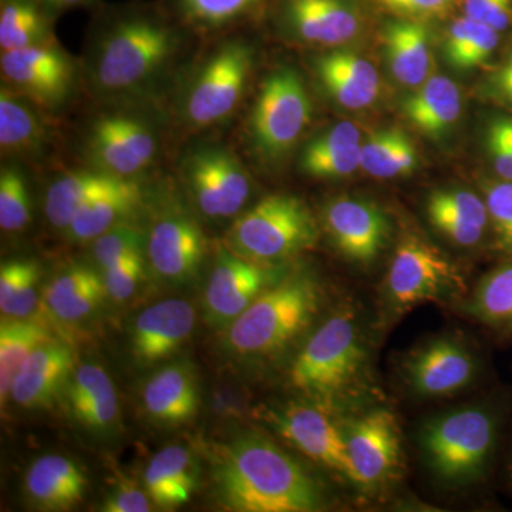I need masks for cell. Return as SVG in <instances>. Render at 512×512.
<instances>
[{"instance_id": "6da1fadb", "label": "cell", "mask_w": 512, "mask_h": 512, "mask_svg": "<svg viewBox=\"0 0 512 512\" xmlns=\"http://www.w3.org/2000/svg\"><path fill=\"white\" fill-rule=\"evenodd\" d=\"M215 480L222 504L231 511L312 512L322 507L311 476L259 434H242L224 448Z\"/></svg>"}, {"instance_id": "7a4b0ae2", "label": "cell", "mask_w": 512, "mask_h": 512, "mask_svg": "<svg viewBox=\"0 0 512 512\" xmlns=\"http://www.w3.org/2000/svg\"><path fill=\"white\" fill-rule=\"evenodd\" d=\"M165 9L144 5L103 10L92 60L94 86L120 94L143 87L173 60L180 29Z\"/></svg>"}, {"instance_id": "3957f363", "label": "cell", "mask_w": 512, "mask_h": 512, "mask_svg": "<svg viewBox=\"0 0 512 512\" xmlns=\"http://www.w3.org/2000/svg\"><path fill=\"white\" fill-rule=\"evenodd\" d=\"M501 414L490 404H471L427 420L420 447L433 476L450 487L484 480L500 443Z\"/></svg>"}, {"instance_id": "277c9868", "label": "cell", "mask_w": 512, "mask_h": 512, "mask_svg": "<svg viewBox=\"0 0 512 512\" xmlns=\"http://www.w3.org/2000/svg\"><path fill=\"white\" fill-rule=\"evenodd\" d=\"M320 289L309 275H295L266 288L228 329V346L239 355L278 352L291 343L318 312Z\"/></svg>"}, {"instance_id": "5b68a950", "label": "cell", "mask_w": 512, "mask_h": 512, "mask_svg": "<svg viewBox=\"0 0 512 512\" xmlns=\"http://www.w3.org/2000/svg\"><path fill=\"white\" fill-rule=\"evenodd\" d=\"M319 229L308 205L291 194L262 198L228 231L229 251L255 264H275L312 248Z\"/></svg>"}, {"instance_id": "8992f818", "label": "cell", "mask_w": 512, "mask_h": 512, "mask_svg": "<svg viewBox=\"0 0 512 512\" xmlns=\"http://www.w3.org/2000/svg\"><path fill=\"white\" fill-rule=\"evenodd\" d=\"M367 350L350 313L332 316L308 339L289 372L293 387L323 400L349 393L365 372Z\"/></svg>"}, {"instance_id": "52a82bcc", "label": "cell", "mask_w": 512, "mask_h": 512, "mask_svg": "<svg viewBox=\"0 0 512 512\" xmlns=\"http://www.w3.org/2000/svg\"><path fill=\"white\" fill-rule=\"evenodd\" d=\"M312 119L302 77L278 67L262 83L251 114L252 143L266 160H279L298 143Z\"/></svg>"}, {"instance_id": "ba28073f", "label": "cell", "mask_w": 512, "mask_h": 512, "mask_svg": "<svg viewBox=\"0 0 512 512\" xmlns=\"http://www.w3.org/2000/svg\"><path fill=\"white\" fill-rule=\"evenodd\" d=\"M254 64V50L244 40H228L198 69L185 94L183 117L188 126H217L237 109Z\"/></svg>"}, {"instance_id": "9c48e42d", "label": "cell", "mask_w": 512, "mask_h": 512, "mask_svg": "<svg viewBox=\"0 0 512 512\" xmlns=\"http://www.w3.org/2000/svg\"><path fill=\"white\" fill-rule=\"evenodd\" d=\"M461 289L463 278L439 249L414 235L399 242L384 281V298L392 312L443 301Z\"/></svg>"}, {"instance_id": "30bf717a", "label": "cell", "mask_w": 512, "mask_h": 512, "mask_svg": "<svg viewBox=\"0 0 512 512\" xmlns=\"http://www.w3.org/2000/svg\"><path fill=\"white\" fill-rule=\"evenodd\" d=\"M86 153L93 168L120 178H134L156 160L158 137L154 128L136 114H100L87 131Z\"/></svg>"}, {"instance_id": "8fae6325", "label": "cell", "mask_w": 512, "mask_h": 512, "mask_svg": "<svg viewBox=\"0 0 512 512\" xmlns=\"http://www.w3.org/2000/svg\"><path fill=\"white\" fill-rule=\"evenodd\" d=\"M343 431L353 485L373 491L393 480L402 466V436L392 412L372 410L350 421Z\"/></svg>"}, {"instance_id": "7c38bea8", "label": "cell", "mask_w": 512, "mask_h": 512, "mask_svg": "<svg viewBox=\"0 0 512 512\" xmlns=\"http://www.w3.org/2000/svg\"><path fill=\"white\" fill-rule=\"evenodd\" d=\"M3 83L43 110L69 99L74 87L72 59L55 42L2 52Z\"/></svg>"}, {"instance_id": "4fadbf2b", "label": "cell", "mask_w": 512, "mask_h": 512, "mask_svg": "<svg viewBox=\"0 0 512 512\" xmlns=\"http://www.w3.org/2000/svg\"><path fill=\"white\" fill-rule=\"evenodd\" d=\"M370 8L367 0H278L275 15L303 43L345 46L365 32Z\"/></svg>"}, {"instance_id": "5bb4252c", "label": "cell", "mask_w": 512, "mask_h": 512, "mask_svg": "<svg viewBox=\"0 0 512 512\" xmlns=\"http://www.w3.org/2000/svg\"><path fill=\"white\" fill-rule=\"evenodd\" d=\"M183 165L192 198L205 217H234L248 201V173L238 158L224 148H198Z\"/></svg>"}, {"instance_id": "9a60e30c", "label": "cell", "mask_w": 512, "mask_h": 512, "mask_svg": "<svg viewBox=\"0 0 512 512\" xmlns=\"http://www.w3.org/2000/svg\"><path fill=\"white\" fill-rule=\"evenodd\" d=\"M404 382L416 396L448 397L473 384L477 357L460 340L431 339L403 360Z\"/></svg>"}, {"instance_id": "2e32d148", "label": "cell", "mask_w": 512, "mask_h": 512, "mask_svg": "<svg viewBox=\"0 0 512 512\" xmlns=\"http://www.w3.org/2000/svg\"><path fill=\"white\" fill-rule=\"evenodd\" d=\"M268 419L293 447L352 484L345 431L325 409L309 404H291L281 412L269 413Z\"/></svg>"}, {"instance_id": "e0dca14e", "label": "cell", "mask_w": 512, "mask_h": 512, "mask_svg": "<svg viewBox=\"0 0 512 512\" xmlns=\"http://www.w3.org/2000/svg\"><path fill=\"white\" fill-rule=\"evenodd\" d=\"M323 222L339 254L353 264L375 262L389 239L386 214L379 205L365 198H335L323 210Z\"/></svg>"}, {"instance_id": "ac0fdd59", "label": "cell", "mask_w": 512, "mask_h": 512, "mask_svg": "<svg viewBox=\"0 0 512 512\" xmlns=\"http://www.w3.org/2000/svg\"><path fill=\"white\" fill-rule=\"evenodd\" d=\"M147 255L158 278L187 284L200 271L207 241L200 225L183 212L165 214L147 235Z\"/></svg>"}, {"instance_id": "d6986e66", "label": "cell", "mask_w": 512, "mask_h": 512, "mask_svg": "<svg viewBox=\"0 0 512 512\" xmlns=\"http://www.w3.org/2000/svg\"><path fill=\"white\" fill-rule=\"evenodd\" d=\"M271 275L261 265L221 249L204 295L205 316L212 326L231 325L265 291Z\"/></svg>"}, {"instance_id": "ffe728a7", "label": "cell", "mask_w": 512, "mask_h": 512, "mask_svg": "<svg viewBox=\"0 0 512 512\" xmlns=\"http://www.w3.org/2000/svg\"><path fill=\"white\" fill-rule=\"evenodd\" d=\"M195 325V311L184 299H167L150 306L134 322L131 342L141 365H154L173 356Z\"/></svg>"}, {"instance_id": "44dd1931", "label": "cell", "mask_w": 512, "mask_h": 512, "mask_svg": "<svg viewBox=\"0 0 512 512\" xmlns=\"http://www.w3.org/2000/svg\"><path fill=\"white\" fill-rule=\"evenodd\" d=\"M315 69L330 99L343 109H367L379 99V72L366 57L349 50H333L316 59Z\"/></svg>"}, {"instance_id": "7402d4cb", "label": "cell", "mask_w": 512, "mask_h": 512, "mask_svg": "<svg viewBox=\"0 0 512 512\" xmlns=\"http://www.w3.org/2000/svg\"><path fill=\"white\" fill-rule=\"evenodd\" d=\"M426 214L430 224L458 247H477L491 234L490 214L483 194L461 188L431 192Z\"/></svg>"}, {"instance_id": "603a6c76", "label": "cell", "mask_w": 512, "mask_h": 512, "mask_svg": "<svg viewBox=\"0 0 512 512\" xmlns=\"http://www.w3.org/2000/svg\"><path fill=\"white\" fill-rule=\"evenodd\" d=\"M384 57L394 79L416 89L431 77L433 50L429 23L390 18L380 29Z\"/></svg>"}, {"instance_id": "cb8c5ba5", "label": "cell", "mask_w": 512, "mask_h": 512, "mask_svg": "<svg viewBox=\"0 0 512 512\" xmlns=\"http://www.w3.org/2000/svg\"><path fill=\"white\" fill-rule=\"evenodd\" d=\"M69 346L50 339L28 357L13 382L10 397L25 409H40L55 400L73 375Z\"/></svg>"}, {"instance_id": "d4e9b609", "label": "cell", "mask_w": 512, "mask_h": 512, "mask_svg": "<svg viewBox=\"0 0 512 512\" xmlns=\"http://www.w3.org/2000/svg\"><path fill=\"white\" fill-rule=\"evenodd\" d=\"M143 188L134 178L114 177L74 215L67 235L72 241L87 242L110 228L126 222L140 208Z\"/></svg>"}, {"instance_id": "484cf974", "label": "cell", "mask_w": 512, "mask_h": 512, "mask_svg": "<svg viewBox=\"0 0 512 512\" xmlns=\"http://www.w3.org/2000/svg\"><path fill=\"white\" fill-rule=\"evenodd\" d=\"M200 404L197 379L183 363L165 366L148 379L143 390V406L151 420L165 426L187 423Z\"/></svg>"}, {"instance_id": "4316f807", "label": "cell", "mask_w": 512, "mask_h": 512, "mask_svg": "<svg viewBox=\"0 0 512 512\" xmlns=\"http://www.w3.org/2000/svg\"><path fill=\"white\" fill-rule=\"evenodd\" d=\"M82 468L70 458L49 454L37 458L25 477L30 503L46 511H66L82 503L86 491Z\"/></svg>"}, {"instance_id": "83f0119b", "label": "cell", "mask_w": 512, "mask_h": 512, "mask_svg": "<svg viewBox=\"0 0 512 512\" xmlns=\"http://www.w3.org/2000/svg\"><path fill=\"white\" fill-rule=\"evenodd\" d=\"M67 403L74 419L94 433H107L119 416L116 389L103 367L82 365L66 384Z\"/></svg>"}, {"instance_id": "f1b7e54d", "label": "cell", "mask_w": 512, "mask_h": 512, "mask_svg": "<svg viewBox=\"0 0 512 512\" xmlns=\"http://www.w3.org/2000/svg\"><path fill=\"white\" fill-rule=\"evenodd\" d=\"M197 483V461L180 444L158 451L144 473L148 497L163 510H174L188 503Z\"/></svg>"}, {"instance_id": "f546056e", "label": "cell", "mask_w": 512, "mask_h": 512, "mask_svg": "<svg viewBox=\"0 0 512 512\" xmlns=\"http://www.w3.org/2000/svg\"><path fill=\"white\" fill-rule=\"evenodd\" d=\"M461 92L446 76H431L402 103L406 120L424 136L439 138L460 119Z\"/></svg>"}, {"instance_id": "4dcf8cb0", "label": "cell", "mask_w": 512, "mask_h": 512, "mask_svg": "<svg viewBox=\"0 0 512 512\" xmlns=\"http://www.w3.org/2000/svg\"><path fill=\"white\" fill-rule=\"evenodd\" d=\"M39 109L3 83L0 90V147L3 156L32 158L45 150L49 133L40 119Z\"/></svg>"}, {"instance_id": "1f68e13d", "label": "cell", "mask_w": 512, "mask_h": 512, "mask_svg": "<svg viewBox=\"0 0 512 512\" xmlns=\"http://www.w3.org/2000/svg\"><path fill=\"white\" fill-rule=\"evenodd\" d=\"M103 278L90 266L74 264L63 269L45 289V305L60 322H79L103 299Z\"/></svg>"}, {"instance_id": "d6a6232c", "label": "cell", "mask_w": 512, "mask_h": 512, "mask_svg": "<svg viewBox=\"0 0 512 512\" xmlns=\"http://www.w3.org/2000/svg\"><path fill=\"white\" fill-rule=\"evenodd\" d=\"M466 313L481 325L512 336V258L505 259L478 281L467 299Z\"/></svg>"}, {"instance_id": "836d02e7", "label": "cell", "mask_w": 512, "mask_h": 512, "mask_svg": "<svg viewBox=\"0 0 512 512\" xmlns=\"http://www.w3.org/2000/svg\"><path fill=\"white\" fill-rule=\"evenodd\" d=\"M271 0H167V13L197 32H221L261 12Z\"/></svg>"}, {"instance_id": "e575fe53", "label": "cell", "mask_w": 512, "mask_h": 512, "mask_svg": "<svg viewBox=\"0 0 512 512\" xmlns=\"http://www.w3.org/2000/svg\"><path fill=\"white\" fill-rule=\"evenodd\" d=\"M417 167L412 138L397 128L373 131L360 148V168L379 180L404 177Z\"/></svg>"}, {"instance_id": "d590c367", "label": "cell", "mask_w": 512, "mask_h": 512, "mask_svg": "<svg viewBox=\"0 0 512 512\" xmlns=\"http://www.w3.org/2000/svg\"><path fill=\"white\" fill-rule=\"evenodd\" d=\"M116 175L103 173L97 168L74 170L57 178L47 188L45 212L52 227L63 229L72 224L74 215L93 195L103 190Z\"/></svg>"}, {"instance_id": "8d00e7d4", "label": "cell", "mask_w": 512, "mask_h": 512, "mask_svg": "<svg viewBox=\"0 0 512 512\" xmlns=\"http://www.w3.org/2000/svg\"><path fill=\"white\" fill-rule=\"evenodd\" d=\"M503 36L484 23L457 16L444 33V56L457 70H473L490 62L503 43Z\"/></svg>"}, {"instance_id": "74e56055", "label": "cell", "mask_w": 512, "mask_h": 512, "mask_svg": "<svg viewBox=\"0 0 512 512\" xmlns=\"http://www.w3.org/2000/svg\"><path fill=\"white\" fill-rule=\"evenodd\" d=\"M56 16L36 0H2L0 3V47L2 52L45 45L53 39Z\"/></svg>"}, {"instance_id": "f35d334b", "label": "cell", "mask_w": 512, "mask_h": 512, "mask_svg": "<svg viewBox=\"0 0 512 512\" xmlns=\"http://www.w3.org/2000/svg\"><path fill=\"white\" fill-rule=\"evenodd\" d=\"M45 325L28 318L2 319L0 325V397L2 403L10 397L13 382L20 367L43 343L49 342Z\"/></svg>"}, {"instance_id": "ab89813d", "label": "cell", "mask_w": 512, "mask_h": 512, "mask_svg": "<svg viewBox=\"0 0 512 512\" xmlns=\"http://www.w3.org/2000/svg\"><path fill=\"white\" fill-rule=\"evenodd\" d=\"M40 266L30 259L5 262L0 268V311L6 318H28L37 303Z\"/></svg>"}, {"instance_id": "60d3db41", "label": "cell", "mask_w": 512, "mask_h": 512, "mask_svg": "<svg viewBox=\"0 0 512 512\" xmlns=\"http://www.w3.org/2000/svg\"><path fill=\"white\" fill-rule=\"evenodd\" d=\"M32 220V201L25 175L18 167H3L0 174V227L20 232Z\"/></svg>"}, {"instance_id": "b9f144b4", "label": "cell", "mask_w": 512, "mask_h": 512, "mask_svg": "<svg viewBox=\"0 0 512 512\" xmlns=\"http://www.w3.org/2000/svg\"><path fill=\"white\" fill-rule=\"evenodd\" d=\"M480 188L490 214L494 248L512 258V181L485 178Z\"/></svg>"}, {"instance_id": "7bdbcfd3", "label": "cell", "mask_w": 512, "mask_h": 512, "mask_svg": "<svg viewBox=\"0 0 512 512\" xmlns=\"http://www.w3.org/2000/svg\"><path fill=\"white\" fill-rule=\"evenodd\" d=\"M144 245H147V237L143 229L127 221L121 222L93 239V258L103 269L123 256L143 254Z\"/></svg>"}, {"instance_id": "ee69618b", "label": "cell", "mask_w": 512, "mask_h": 512, "mask_svg": "<svg viewBox=\"0 0 512 512\" xmlns=\"http://www.w3.org/2000/svg\"><path fill=\"white\" fill-rule=\"evenodd\" d=\"M484 148L493 177L512 181V113L497 114L488 121Z\"/></svg>"}, {"instance_id": "f6af8a7d", "label": "cell", "mask_w": 512, "mask_h": 512, "mask_svg": "<svg viewBox=\"0 0 512 512\" xmlns=\"http://www.w3.org/2000/svg\"><path fill=\"white\" fill-rule=\"evenodd\" d=\"M362 143V133L356 124L350 123V121L335 124L325 133L313 138L311 143L303 148L301 158H299V167L303 168L306 165L325 160V158L338 156V154L345 153L350 148L360 146Z\"/></svg>"}, {"instance_id": "bcb514c9", "label": "cell", "mask_w": 512, "mask_h": 512, "mask_svg": "<svg viewBox=\"0 0 512 512\" xmlns=\"http://www.w3.org/2000/svg\"><path fill=\"white\" fill-rule=\"evenodd\" d=\"M376 10L392 18L434 22L451 18L460 9V0H367Z\"/></svg>"}, {"instance_id": "7dc6e473", "label": "cell", "mask_w": 512, "mask_h": 512, "mask_svg": "<svg viewBox=\"0 0 512 512\" xmlns=\"http://www.w3.org/2000/svg\"><path fill=\"white\" fill-rule=\"evenodd\" d=\"M143 275V254L123 256L103 268L104 288L114 301L124 302L136 292Z\"/></svg>"}, {"instance_id": "c3c4849f", "label": "cell", "mask_w": 512, "mask_h": 512, "mask_svg": "<svg viewBox=\"0 0 512 512\" xmlns=\"http://www.w3.org/2000/svg\"><path fill=\"white\" fill-rule=\"evenodd\" d=\"M460 10L501 35L512 32V0H460Z\"/></svg>"}, {"instance_id": "681fc988", "label": "cell", "mask_w": 512, "mask_h": 512, "mask_svg": "<svg viewBox=\"0 0 512 512\" xmlns=\"http://www.w3.org/2000/svg\"><path fill=\"white\" fill-rule=\"evenodd\" d=\"M484 94L498 106L512 113V39L497 66L488 73Z\"/></svg>"}, {"instance_id": "f907efd6", "label": "cell", "mask_w": 512, "mask_h": 512, "mask_svg": "<svg viewBox=\"0 0 512 512\" xmlns=\"http://www.w3.org/2000/svg\"><path fill=\"white\" fill-rule=\"evenodd\" d=\"M147 493L131 485L117 488L109 495L101 510L106 512H148L153 510Z\"/></svg>"}, {"instance_id": "816d5d0a", "label": "cell", "mask_w": 512, "mask_h": 512, "mask_svg": "<svg viewBox=\"0 0 512 512\" xmlns=\"http://www.w3.org/2000/svg\"><path fill=\"white\" fill-rule=\"evenodd\" d=\"M36 2L57 16L66 12V10L87 8V6L94 5L97 0H36Z\"/></svg>"}, {"instance_id": "f5cc1de1", "label": "cell", "mask_w": 512, "mask_h": 512, "mask_svg": "<svg viewBox=\"0 0 512 512\" xmlns=\"http://www.w3.org/2000/svg\"><path fill=\"white\" fill-rule=\"evenodd\" d=\"M510 480L512 484V447H511V457H510Z\"/></svg>"}]
</instances>
